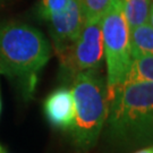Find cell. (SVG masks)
Segmentation results:
<instances>
[{"label":"cell","instance_id":"6da1fadb","mask_svg":"<svg viewBox=\"0 0 153 153\" xmlns=\"http://www.w3.org/2000/svg\"><path fill=\"white\" fill-rule=\"evenodd\" d=\"M51 56V42L38 28L18 22L0 24V74L15 85L24 101L33 99Z\"/></svg>","mask_w":153,"mask_h":153},{"label":"cell","instance_id":"7a4b0ae2","mask_svg":"<svg viewBox=\"0 0 153 153\" xmlns=\"http://www.w3.org/2000/svg\"><path fill=\"white\" fill-rule=\"evenodd\" d=\"M108 131L112 140L135 145L152 137L153 82L121 84L109 99Z\"/></svg>","mask_w":153,"mask_h":153},{"label":"cell","instance_id":"3957f363","mask_svg":"<svg viewBox=\"0 0 153 153\" xmlns=\"http://www.w3.org/2000/svg\"><path fill=\"white\" fill-rule=\"evenodd\" d=\"M74 121L69 129L73 144L81 150L92 149L99 140L109 110L105 77L99 71L78 73L71 78Z\"/></svg>","mask_w":153,"mask_h":153},{"label":"cell","instance_id":"277c9868","mask_svg":"<svg viewBox=\"0 0 153 153\" xmlns=\"http://www.w3.org/2000/svg\"><path fill=\"white\" fill-rule=\"evenodd\" d=\"M104 61L107 66V88L109 99L125 81L131 62L129 28L119 0H114L109 10L101 19Z\"/></svg>","mask_w":153,"mask_h":153},{"label":"cell","instance_id":"5b68a950","mask_svg":"<svg viewBox=\"0 0 153 153\" xmlns=\"http://www.w3.org/2000/svg\"><path fill=\"white\" fill-rule=\"evenodd\" d=\"M57 56L61 73L69 82L78 73L100 71L104 60L101 19L86 21L77 38Z\"/></svg>","mask_w":153,"mask_h":153},{"label":"cell","instance_id":"8992f818","mask_svg":"<svg viewBox=\"0 0 153 153\" xmlns=\"http://www.w3.org/2000/svg\"><path fill=\"white\" fill-rule=\"evenodd\" d=\"M47 22L49 23L52 49L58 55L77 38L86 19L79 0H71L65 10L50 17Z\"/></svg>","mask_w":153,"mask_h":153},{"label":"cell","instance_id":"52a82bcc","mask_svg":"<svg viewBox=\"0 0 153 153\" xmlns=\"http://www.w3.org/2000/svg\"><path fill=\"white\" fill-rule=\"evenodd\" d=\"M43 111L52 127L60 131H69L75 114L71 88L60 86L52 91L44 100Z\"/></svg>","mask_w":153,"mask_h":153},{"label":"cell","instance_id":"ba28073f","mask_svg":"<svg viewBox=\"0 0 153 153\" xmlns=\"http://www.w3.org/2000/svg\"><path fill=\"white\" fill-rule=\"evenodd\" d=\"M129 47L131 59L153 55V23L152 18L142 25L129 30Z\"/></svg>","mask_w":153,"mask_h":153},{"label":"cell","instance_id":"9c48e42d","mask_svg":"<svg viewBox=\"0 0 153 153\" xmlns=\"http://www.w3.org/2000/svg\"><path fill=\"white\" fill-rule=\"evenodd\" d=\"M128 28L136 27L152 18L151 0H119Z\"/></svg>","mask_w":153,"mask_h":153},{"label":"cell","instance_id":"30bf717a","mask_svg":"<svg viewBox=\"0 0 153 153\" xmlns=\"http://www.w3.org/2000/svg\"><path fill=\"white\" fill-rule=\"evenodd\" d=\"M153 82V55L131 59L123 84Z\"/></svg>","mask_w":153,"mask_h":153},{"label":"cell","instance_id":"8fae6325","mask_svg":"<svg viewBox=\"0 0 153 153\" xmlns=\"http://www.w3.org/2000/svg\"><path fill=\"white\" fill-rule=\"evenodd\" d=\"M86 21L102 19L114 0H79Z\"/></svg>","mask_w":153,"mask_h":153},{"label":"cell","instance_id":"7c38bea8","mask_svg":"<svg viewBox=\"0 0 153 153\" xmlns=\"http://www.w3.org/2000/svg\"><path fill=\"white\" fill-rule=\"evenodd\" d=\"M71 0H41L39 5V15L48 21L50 17L60 14L67 8Z\"/></svg>","mask_w":153,"mask_h":153},{"label":"cell","instance_id":"4fadbf2b","mask_svg":"<svg viewBox=\"0 0 153 153\" xmlns=\"http://www.w3.org/2000/svg\"><path fill=\"white\" fill-rule=\"evenodd\" d=\"M135 153H153V149H152V146H148V148H144Z\"/></svg>","mask_w":153,"mask_h":153},{"label":"cell","instance_id":"5bb4252c","mask_svg":"<svg viewBox=\"0 0 153 153\" xmlns=\"http://www.w3.org/2000/svg\"><path fill=\"white\" fill-rule=\"evenodd\" d=\"M0 153H9V152L6 150V148H4V146L0 144Z\"/></svg>","mask_w":153,"mask_h":153},{"label":"cell","instance_id":"9a60e30c","mask_svg":"<svg viewBox=\"0 0 153 153\" xmlns=\"http://www.w3.org/2000/svg\"><path fill=\"white\" fill-rule=\"evenodd\" d=\"M1 110H2V100H1V86H0V115H1Z\"/></svg>","mask_w":153,"mask_h":153}]
</instances>
